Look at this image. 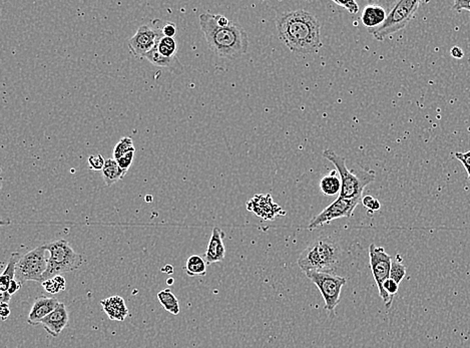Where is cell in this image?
<instances>
[{"label": "cell", "instance_id": "6", "mask_svg": "<svg viewBox=\"0 0 470 348\" xmlns=\"http://www.w3.org/2000/svg\"><path fill=\"white\" fill-rule=\"evenodd\" d=\"M419 6H421V1H417V0H400L390 11L384 24L378 29L369 31V33L376 40L383 42L388 36L405 29L414 17Z\"/></svg>", "mask_w": 470, "mask_h": 348}, {"label": "cell", "instance_id": "14", "mask_svg": "<svg viewBox=\"0 0 470 348\" xmlns=\"http://www.w3.org/2000/svg\"><path fill=\"white\" fill-rule=\"evenodd\" d=\"M61 302L54 297H38L31 307V313L29 315V324L40 325L42 320L49 315L54 309L59 306Z\"/></svg>", "mask_w": 470, "mask_h": 348}, {"label": "cell", "instance_id": "7", "mask_svg": "<svg viewBox=\"0 0 470 348\" xmlns=\"http://www.w3.org/2000/svg\"><path fill=\"white\" fill-rule=\"evenodd\" d=\"M45 245H40L36 249L27 252L20 257L15 269V280L24 284L26 281L42 282L43 275L47 269L49 257Z\"/></svg>", "mask_w": 470, "mask_h": 348}, {"label": "cell", "instance_id": "20", "mask_svg": "<svg viewBox=\"0 0 470 348\" xmlns=\"http://www.w3.org/2000/svg\"><path fill=\"white\" fill-rule=\"evenodd\" d=\"M102 172L107 186L113 185L116 182L124 179L125 176V173L120 169L116 159H107L106 165Z\"/></svg>", "mask_w": 470, "mask_h": 348}, {"label": "cell", "instance_id": "41", "mask_svg": "<svg viewBox=\"0 0 470 348\" xmlns=\"http://www.w3.org/2000/svg\"><path fill=\"white\" fill-rule=\"evenodd\" d=\"M166 283H168L169 285H172V284H173V279L169 278L168 280H166Z\"/></svg>", "mask_w": 470, "mask_h": 348}, {"label": "cell", "instance_id": "3", "mask_svg": "<svg viewBox=\"0 0 470 348\" xmlns=\"http://www.w3.org/2000/svg\"><path fill=\"white\" fill-rule=\"evenodd\" d=\"M342 250L339 243L331 237L314 240L298 258V266L303 272L334 273L341 260Z\"/></svg>", "mask_w": 470, "mask_h": 348}, {"label": "cell", "instance_id": "19", "mask_svg": "<svg viewBox=\"0 0 470 348\" xmlns=\"http://www.w3.org/2000/svg\"><path fill=\"white\" fill-rule=\"evenodd\" d=\"M20 257H22V255L18 252L11 254L8 266H6L1 277H0V292H1V294L8 293L9 285H10L11 281L15 279V269H17V264L19 261Z\"/></svg>", "mask_w": 470, "mask_h": 348}, {"label": "cell", "instance_id": "42", "mask_svg": "<svg viewBox=\"0 0 470 348\" xmlns=\"http://www.w3.org/2000/svg\"><path fill=\"white\" fill-rule=\"evenodd\" d=\"M147 202H150V200H152V197H147Z\"/></svg>", "mask_w": 470, "mask_h": 348}, {"label": "cell", "instance_id": "18", "mask_svg": "<svg viewBox=\"0 0 470 348\" xmlns=\"http://www.w3.org/2000/svg\"><path fill=\"white\" fill-rule=\"evenodd\" d=\"M387 15L384 8L378 4L365 6L361 15L362 24L369 31L378 29L384 24Z\"/></svg>", "mask_w": 470, "mask_h": 348}, {"label": "cell", "instance_id": "24", "mask_svg": "<svg viewBox=\"0 0 470 348\" xmlns=\"http://www.w3.org/2000/svg\"><path fill=\"white\" fill-rule=\"evenodd\" d=\"M156 47L159 54L166 58L177 56L178 42H175V38L163 36L157 40Z\"/></svg>", "mask_w": 470, "mask_h": 348}, {"label": "cell", "instance_id": "8", "mask_svg": "<svg viewBox=\"0 0 470 348\" xmlns=\"http://www.w3.org/2000/svg\"><path fill=\"white\" fill-rule=\"evenodd\" d=\"M305 274L320 291L326 310L329 313H334L340 301L342 288L346 284V278L331 272L311 271Z\"/></svg>", "mask_w": 470, "mask_h": 348}, {"label": "cell", "instance_id": "23", "mask_svg": "<svg viewBox=\"0 0 470 348\" xmlns=\"http://www.w3.org/2000/svg\"><path fill=\"white\" fill-rule=\"evenodd\" d=\"M207 262L200 255H191L187 261L185 270L191 277L205 276L207 274Z\"/></svg>", "mask_w": 470, "mask_h": 348}, {"label": "cell", "instance_id": "26", "mask_svg": "<svg viewBox=\"0 0 470 348\" xmlns=\"http://www.w3.org/2000/svg\"><path fill=\"white\" fill-rule=\"evenodd\" d=\"M406 275V267L403 265L402 259L399 255H397L395 260H392L391 269H390L389 278L400 284Z\"/></svg>", "mask_w": 470, "mask_h": 348}, {"label": "cell", "instance_id": "9", "mask_svg": "<svg viewBox=\"0 0 470 348\" xmlns=\"http://www.w3.org/2000/svg\"><path fill=\"white\" fill-rule=\"evenodd\" d=\"M165 22L161 19L152 20L150 24L139 27L136 34L127 40L130 52L136 58L145 56L156 47L157 40L163 38V26Z\"/></svg>", "mask_w": 470, "mask_h": 348}, {"label": "cell", "instance_id": "13", "mask_svg": "<svg viewBox=\"0 0 470 348\" xmlns=\"http://www.w3.org/2000/svg\"><path fill=\"white\" fill-rule=\"evenodd\" d=\"M68 309L65 304L59 303V306L49 315H47L40 324L52 338H58L61 332L68 326Z\"/></svg>", "mask_w": 470, "mask_h": 348}, {"label": "cell", "instance_id": "15", "mask_svg": "<svg viewBox=\"0 0 470 348\" xmlns=\"http://www.w3.org/2000/svg\"><path fill=\"white\" fill-rule=\"evenodd\" d=\"M224 238H225V233L219 227H214L209 244H207L206 253L204 255L207 265L221 262L225 258L226 247L224 244Z\"/></svg>", "mask_w": 470, "mask_h": 348}, {"label": "cell", "instance_id": "34", "mask_svg": "<svg viewBox=\"0 0 470 348\" xmlns=\"http://www.w3.org/2000/svg\"><path fill=\"white\" fill-rule=\"evenodd\" d=\"M178 33L177 26L173 22H165L163 26V34L166 38H175Z\"/></svg>", "mask_w": 470, "mask_h": 348}, {"label": "cell", "instance_id": "22", "mask_svg": "<svg viewBox=\"0 0 470 348\" xmlns=\"http://www.w3.org/2000/svg\"><path fill=\"white\" fill-rule=\"evenodd\" d=\"M321 192L326 196L340 194L341 191V179L336 175V171H332L326 175L320 181Z\"/></svg>", "mask_w": 470, "mask_h": 348}, {"label": "cell", "instance_id": "33", "mask_svg": "<svg viewBox=\"0 0 470 348\" xmlns=\"http://www.w3.org/2000/svg\"><path fill=\"white\" fill-rule=\"evenodd\" d=\"M454 156H455V158L458 161H462L463 167L467 170L469 179L470 180V151L467 152V153H455Z\"/></svg>", "mask_w": 470, "mask_h": 348}, {"label": "cell", "instance_id": "25", "mask_svg": "<svg viewBox=\"0 0 470 348\" xmlns=\"http://www.w3.org/2000/svg\"><path fill=\"white\" fill-rule=\"evenodd\" d=\"M131 152H136L132 139L130 136H124L118 141L115 149H113V159L118 160V159L122 158L125 155L131 153Z\"/></svg>", "mask_w": 470, "mask_h": 348}, {"label": "cell", "instance_id": "11", "mask_svg": "<svg viewBox=\"0 0 470 348\" xmlns=\"http://www.w3.org/2000/svg\"><path fill=\"white\" fill-rule=\"evenodd\" d=\"M362 202V199H344L338 197L325 210L314 217L308 225V229L314 230L324 226L333 220L340 218H351L354 213L356 207Z\"/></svg>", "mask_w": 470, "mask_h": 348}, {"label": "cell", "instance_id": "12", "mask_svg": "<svg viewBox=\"0 0 470 348\" xmlns=\"http://www.w3.org/2000/svg\"><path fill=\"white\" fill-rule=\"evenodd\" d=\"M250 212L256 214L264 220H274L276 216L285 215L286 212L273 201L270 194L255 195L247 203Z\"/></svg>", "mask_w": 470, "mask_h": 348}, {"label": "cell", "instance_id": "35", "mask_svg": "<svg viewBox=\"0 0 470 348\" xmlns=\"http://www.w3.org/2000/svg\"><path fill=\"white\" fill-rule=\"evenodd\" d=\"M453 9L456 11H470V0H456L453 4Z\"/></svg>", "mask_w": 470, "mask_h": 348}, {"label": "cell", "instance_id": "29", "mask_svg": "<svg viewBox=\"0 0 470 348\" xmlns=\"http://www.w3.org/2000/svg\"><path fill=\"white\" fill-rule=\"evenodd\" d=\"M88 166L90 169L93 171H102L104 165H106V160L102 155H93L88 158Z\"/></svg>", "mask_w": 470, "mask_h": 348}, {"label": "cell", "instance_id": "37", "mask_svg": "<svg viewBox=\"0 0 470 348\" xmlns=\"http://www.w3.org/2000/svg\"><path fill=\"white\" fill-rule=\"evenodd\" d=\"M0 315H1L2 320H6L10 315V309H9L8 303H1V308H0Z\"/></svg>", "mask_w": 470, "mask_h": 348}, {"label": "cell", "instance_id": "30", "mask_svg": "<svg viewBox=\"0 0 470 348\" xmlns=\"http://www.w3.org/2000/svg\"><path fill=\"white\" fill-rule=\"evenodd\" d=\"M362 204L364 205L365 208L368 209V210L372 211V212L379 210L381 207L379 201L369 195L365 196L363 199H362Z\"/></svg>", "mask_w": 470, "mask_h": 348}, {"label": "cell", "instance_id": "28", "mask_svg": "<svg viewBox=\"0 0 470 348\" xmlns=\"http://www.w3.org/2000/svg\"><path fill=\"white\" fill-rule=\"evenodd\" d=\"M399 284L392 279H387L383 284V290L390 301L393 302L394 296L398 293Z\"/></svg>", "mask_w": 470, "mask_h": 348}, {"label": "cell", "instance_id": "16", "mask_svg": "<svg viewBox=\"0 0 470 348\" xmlns=\"http://www.w3.org/2000/svg\"><path fill=\"white\" fill-rule=\"evenodd\" d=\"M104 313L113 322H124L129 315V308L120 296H111L100 301Z\"/></svg>", "mask_w": 470, "mask_h": 348}, {"label": "cell", "instance_id": "31", "mask_svg": "<svg viewBox=\"0 0 470 348\" xmlns=\"http://www.w3.org/2000/svg\"><path fill=\"white\" fill-rule=\"evenodd\" d=\"M134 152H131V153L125 155L124 157H122V158L118 159V166H120V169L124 171L125 174H127V171H129L130 168H131V166L132 165V161H134Z\"/></svg>", "mask_w": 470, "mask_h": 348}, {"label": "cell", "instance_id": "10", "mask_svg": "<svg viewBox=\"0 0 470 348\" xmlns=\"http://www.w3.org/2000/svg\"><path fill=\"white\" fill-rule=\"evenodd\" d=\"M369 261H370L372 276L377 284L381 299L384 302L385 306L389 308L392 302L388 299L386 294H385L384 290H383V284L387 279H389L392 264L391 256L387 254L384 248L371 244L369 247Z\"/></svg>", "mask_w": 470, "mask_h": 348}, {"label": "cell", "instance_id": "5", "mask_svg": "<svg viewBox=\"0 0 470 348\" xmlns=\"http://www.w3.org/2000/svg\"><path fill=\"white\" fill-rule=\"evenodd\" d=\"M323 157L330 161L339 172L341 179V191L339 197L344 199H362L361 195L365 187L372 183L375 177L371 174L363 177L357 176L347 168L346 161L343 157L339 156L332 150H325Z\"/></svg>", "mask_w": 470, "mask_h": 348}, {"label": "cell", "instance_id": "40", "mask_svg": "<svg viewBox=\"0 0 470 348\" xmlns=\"http://www.w3.org/2000/svg\"><path fill=\"white\" fill-rule=\"evenodd\" d=\"M162 271L168 273V274H173V267L172 265H166L165 268H163V269H162Z\"/></svg>", "mask_w": 470, "mask_h": 348}, {"label": "cell", "instance_id": "36", "mask_svg": "<svg viewBox=\"0 0 470 348\" xmlns=\"http://www.w3.org/2000/svg\"><path fill=\"white\" fill-rule=\"evenodd\" d=\"M22 284H20L17 280H15H15L11 281L10 285H9L8 288V294L13 296V294H15V293L19 291V289L22 288Z\"/></svg>", "mask_w": 470, "mask_h": 348}, {"label": "cell", "instance_id": "17", "mask_svg": "<svg viewBox=\"0 0 470 348\" xmlns=\"http://www.w3.org/2000/svg\"><path fill=\"white\" fill-rule=\"evenodd\" d=\"M143 58L150 61L152 65L156 67L166 68L171 72L175 74H182L184 72L185 68L182 65L178 56L173 58H166L162 56L157 52V47H155L150 52H148Z\"/></svg>", "mask_w": 470, "mask_h": 348}, {"label": "cell", "instance_id": "2", "mask_svg": "<svg viewBox=\"0 0 470 348\" xmlns=\"http://www.w3.org/2000/svg\"><path fill=\"white\" fill-rule=\"evenodd\" d=\"M198 20L210 49L217 56L236 60L247 52L248 34L239 24L231 22L228 26H219L217 15L212 13H202Z\"/></svg>", "mask_w": 470, "mask_h": 348}, {"label": "cell", "instance_id": "39", "mask_svg": "<svg viewBox=\"0 0 470 348\" xmlns=\"http://www.w3.org/2000/svg\"><path fill=\"white\" fill-rule=\"evenodd\" d=\"M217 22H218L219 26H228L232 22H230L227 17H224V15H217Z\"/></svg>", "mask_w": 470, "mask_h": 348}, {"label": "cell", "instance_id": "32", "mask_svg": "<svg viewBox=\"0 0 470 348\" xmlns=\"http://www.w3.org/2000/svg\"><path fill=\"white\" fill-rule=\"evenodd\" d=\"M334 3H336L337 6H342V8L347 9V10H348L351 15H356V13L359 11V6H358L357 2L352 1V0L345 2L336 1V0H334Z\"/></svg>", "mask_w": 470, "mask_h": 348}, {"label": "cell", "instance_id": "21", "mask_svg": "<svg viewBox=\"0 0 470 348\" xmlns=\"http://www.w3.org/2000/svg\"><path fill=\"white\" fill-rule=\"evenodd\" d=\"M157 300L161 306L173 315H179L180 302L177 296L170 290V289H164L157 293Z\"/></svg>", "mask_w": 470, "mask_h": 348}, {"label": "cell", "instance_id": "4", "mask_svg": "<svg viewBox=\"0 0 470 348\" xmlns=\"http://www.w3.org/2000/svg\"><path fill=\"white\" fill-rule=\"evenodd\" d=\"M45 245L49 256L42 282L54 278L61 273L75 271L83 265V256L77 253L65 239L45 243Z\"/></svg>", "mask_w": 470, "mask_h": 348}, {"label": "cell", "instance_id": "38", "mask_svg": "<svg viewBox=\"0 0 470 348\" xmlns=\"http://www.w3.org/2000/svg\"><path fill=\"white\" fill-rule=\"evenodd\" d=\"M451 54L454 58H457V60H460V58H462L463 56H464V52H463L462 49L458 47H453V49H451Z\"/></svg>", "mask_w": 470, "mask_h": 348}, {"label": "cell", "instance_id": "1", "mask_svg": "<svg viewBox=\"0 0 470 348\" xmlns=\"http://www.w3.org/2000/svg\"><path fill=\"white\" fill-rule=\"evenodd\" d=\"M277 29L281 40L292 52L316 54L323 45L318 19L302 9L281 15L277 18Z\"/></svg>", "mask_w": 470, "mask_h": 348}, {"label": "cell", "instance_id": "27", "mask_svg": "<svg viewBox=\"0 0 470 348\" xmlns=\"http://www.w3.org/2000/svg\"><path fill=\"white\" fill-rule=\"evenodd\" d=\"M66 281L61 275L54 277V278L49 279V280L42 282V287L49 294H56L65 289Z\"/></svg>", "mask_w": 470, "mask_h": 348}]
</instances>
